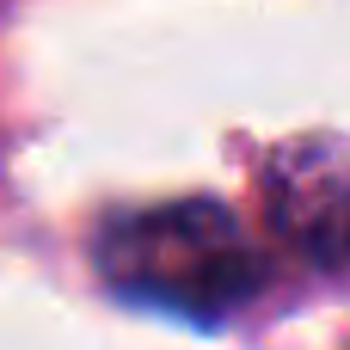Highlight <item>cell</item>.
<instances>
[{
  "mask_svg": "<svg viewBox=\"0 0 350 350\" xmlns=\"http://www.w3.org/2000/svg\"><path fill=\"white\" fill-rule=\"evenodd\" d=\"M98 277L154 314L221 326L265 289V258L215 197H172L148 209H123L92 240Z\"/></svg>",
  "mask_w": 350,
  "mask_h": 350,
  "instance_id": "cell-1",
  "label": "cell"
}]
</instances>
